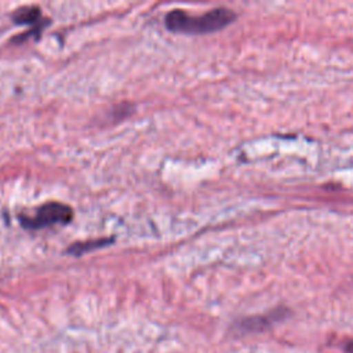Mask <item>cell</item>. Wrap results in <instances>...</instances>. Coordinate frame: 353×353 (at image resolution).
Returning <instances> with one entry per match:
<instances>
[{
    "label": "cell",
    "mask_w": 353,
    "mask_h": 353,
    "mask_svg": "<svg viewBox=\"0 0 353 353\" xmlns=\"http://www.w3.org/2000/svg\"><path fill=\"white\" fill-rule=\"evenodd\" d=\"M11 19L17 25H30L32 28L39 26L48 21L41 15V10L37 6H23L11 12Z\"/></svg>",
    "instance_id": "277c9868"
},
{
    "label": "cell",
    "mask_w": 353,
    "mask_h": 353,
    "mask_svg": "<svg viewBox=\"0 0 353 353\" xmlns=\"http://www.w3.org/2000/svg\"><path fill=\"white\" fill-rule=\"evenodd\" d=\"M343 349H345L346 353H353V341L345 343V347H343Z\"/></svg>",
    "instance_id": "8992f818"
},
{
    "label": "cell",
    "mask_w": 353,
    "mask_h": 353,
    "mask_svg": "<svg viewBox=\"0 0 353 353\" xmlns=\"http://www.w3.org/2000/svg\"><path fill=\"white\" fill-rule=\"evenodd\" d=\"M19 223L29 230L43 229L54 225H68L73 219V210L61 201H47L36 208L33 215L19 214Z\"/></svg>",
    "instance_id": "7a4b0ae2"
},
{
    "label": "cell",
    "mask_w": 353,
    "mask_h": 353,
    "mask_svg": "<svg viewBox=\"0 0 353 353\" xmlns=\"http://www.w3.org/2000/svg\"><path fill=\"white\" fill-rule=\"evenodd\" d=\"M287 316V310H274L269 314L265 316H254V317H247L234 324V328L239 330L240 332H261L274 324L279 320H283Z\"/></svg>",
    "instance_id": "3957f363"
},
{
    "label": "cell",
    "mask_w": 353,
    "mask_h": 353,
    "mask_svg": "<svg viewBox=\"0 0 353 353\" xmlns=\"http://www.w3.org/2000/svg\"><path fill=\"white\" fill-rule=\"evenodd\" d=\"M113 241H114L113 237H101V239H94V240L77 241V243L69 245L68 250H66V252H68L69 255L79 256V255H81V254H85V252H90V251H94V250H98V248L110 245V244H113Z\"/></svg>",
    "instance_id": "5b68a950"
},
{
    "label": "cell",
    "mask_w": 353,
    "mask_h": 353,
    "mask_svg": "<svg viewBox=\"0 0 353 353\" xmlns=\"http://www.w3.org/2000/svg\"><path fill=\"white\" fill-rule=\"evenodd\" d=\"M234 18V12L229 8H214L201 15H190L185 10L175 8L165 14L164 25L175 33L203 34L223 29Z\"/></svg>",
    "instance_id": "6da1fadb"
}]
</instances>
